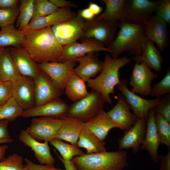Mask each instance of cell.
<instances>
[{
	"mask_svg": "<svg viewBox=\"0 0 170 170\" xmlns=\"http://www.w3.org/2000/svg\"><path fill=\"white\" fill-rule=\"evenodd\" d=\"M22 157L13 153L0 162V170H22L24 167Z\"/></svg>",
	"mask_w": 170,
	"mask_h": 170,
	"instance_id": "obj_40",
	"label": "cell"
},
{
	"mask_svg": "<svg viewBox=\"0 0 170 170\" xmlns=\"http://www.w3.org/2000/svg\"><path fill=\"white\" fill-rule=\"evenodd\" d=\"M116 37L107 47L111 52L110 56L117 58L124 52L138 56L141 55L147 39L145 34V25L133 24L121 21Z\"/></svg>",
	"mask_w": 170,
	"mask_h": 170,
	"instance_id": "obj_2",
	"label": "cell"
},
{
	"mask_svg": "<svg viewBox=\"0 0 170 170\" xmlns=\"http://www.w3.org/2000/svg\"><path fill=\"white\" fill-rule=\"evenodd\" d=\"M167 23H170V0H162L155 13Z\"/></svg>",
	"mask_w": 170,
	"mask_h": 170,
	"instance_id": "obj_43",
	"label": "cell"
},
{
	"mask_svg": "<svg viewBox=\"0 0 170 170\" xmlns=\"http://www.w3.org/2000/svg\"><path fill=\"white\" fill-rule=\"evenodd\" d=\"M8 122L6 120L0 121V140L10 138L8 129Z\"/></svg>",
	"mask_w": 170,
	"mask_h": 170,
	"instance_id": "obj_47",
	"label": "cell"
},
{
	"mask_svg": "<svg viewBox=\"0 0 170 170\" xmlns=\"http://www.w3.org/2000/svg\"><path fill=\"white\" fill-rule=\"evenodd\" d=\"M24 37L23 31L18 30L13 26L0 31V48L9 46L19 47L22 44Z\"/></svg>",
	"mask_w": 170,
	"mask_h": 170,
	"instance_id": "obj_32",
	"label": "cell"
},
{
	"mask_svg": "<svg viewBox=\"0 0 170 170\" xmlns=\"http://www.w3.org/2000/svg\"><path fill=\"white\" fill-rule=\"evenodd\" d=\"M99 55V52L91 53L76 59L79 64L75 67L73 73L85 82L96 76L101 71L103 65Z\"/></svg>",
	"mask_w": 170,
	"mask_h": 170,
	"instance_id": "obj_19",
	"label": "cell"
},
{
	"mask_svg": "<svg viewBox=\"0 0 170 170\" xmlns=\"http://www.w3.org/2000/svg\"><path fill=\"white\" fill-rule=\"evenodd\" d=\"M21 45L37 64L60 62L63 47L57 41L51 27L23 31Z\"/></svg>",
	"mask_w": 170,
	"mask_h": 170,
	"instance_id": "obj_1",
	"label": "cell"
},
{
	"mask_svg": "<svg viewBox=\"0 0 170 170\" xmlns=\"http://www.w3.org/2000/svg\"><path fill=\"white\" fill-rule=\"evenodd\" d=\"M105 143L99 139L85 124L81 130L76 146L85 149L87 153H98L107 151Z\"/></svg>",
	"mask_w": 170,
	"mask_h": 170,
	"instance_id": "obj_28",
	"label": "cell"
},
{
	"mask_svg": "<svg viewBox=\"0 0 170 170\" xmlns=\"http://www.w3.org/2000/svg\"><path fill=\"white\" fill-rule=\"evenodd\" d=\"M49 142L58 150L62 158L65 161H71L73 157L85 153L77 146L65 143L56 138L52 139Z\"/></svg>",
	"mask_w": 170,
	"mask_h": 170,
	"instance_id": "obj_34",
	"label": "cell"
},
{
	"mask_svg": "<svg viewBox=\"0 0 170 170\" xmlns=\"http://www.w3.org/2000/svg\"><path fill=\"white\" fill-rule=\"evenodd\" d=\"M77 14L86 21L92 20L95 16L88 8L80 10Z\"/></svg>",
	"mask_w": 170,
	"mask_h": 170,
	"instance_id": "obj_49",
	"label": "cell"
},
{
	"mask_svg": "<svg viewBox=\"0 0 170 170\" xmlns=\"http://www.w3.org/2000/svg\"><path fill=\"white\" fill-rule=\"evenodd\" d=\"M8 148V146L6 145L0 146V162L3 161L5 159V152Z\"/></svg>",
	"mask_w": 170,
	"mask_h": 170,
	"instance_id": "obj_52",
	"label": "cell"
},
{
	"mask_svg": "<svg viewBox=\"0 0 170 170\" xmlns=\"http://www.w3.org/2000/svg\"><path fill=\"white\" fill-rule=\"evenodd\" d=\"M19 13V7L0 8V27L1 29L13 26Z\"/></svg>",
	"mask_w": 170,
	"mask_h": 170,
	"instance_id": "obj_39",
	"label": "cell"
},
{
	"mask_svg": "<svg viewBox=\"0 0 170 170\" xmlns=\"http://www.w3.org/2000/svg\"><path fill=\"white\" fill-rule=\"evenodd\" d=\"M77 14L70 8H59L49 15L32 20L26 30H37L51 27L73 18Z\"/></svg>",
	"mask_w": 170,
	"mask_h": 170,
	"instance_id": "obj_25",
	"label": "cell"
},
{
	"mask_svg": "<svg viewBox=\"0 0 170 170\" xmlns=\"http://www.w3.org/2000/svg\"><path fill=\"white\" fill-rule=\"evenodd\" d=\"M118 100L116 105L107 113L114 122L127 130L135 124L138 118L131 113L130 107L122 94H118Z\"/></svg>",
	"mask_w": 170,
	"mask_h": 170,
	"instance_id": "obj_23",
	"label": "cell"
},
{
	"mask_svg": "<svg viewBox=\"0 0 170 170\" xmlns=\"http://www.w3.org/2000/svg\"><path fill=\"white\" fill-rule=\"evenodd\" d=\"M86 20L78 15L51 27L58 42L64 46L82 38Z\"/></svg>",
	"mask_w": 170,
	"mask_h": 170,
	"instance_id": "obj_7",
	"label": "cell"
},
{
	"mask_svg": "<svg viewBox=\"0 0 170 170\" xmlns=\"http://www.w3.org/2000/svg\"><path fill=\"white\" fill-rule=\"evenodd\" d=\"M54 151L59 159L62 162L65 170H78L71 160L65 161L63 160L55 150H54Z\"/></svg>",
	"mask_w": 170,
	"mask_h": 170,
	"instance_id": "obj_50",
	"label": "cell"
},
{
	"mask_svg": "<svg viewBox=\"0 0 170 170\" xmlns=\"http://www.w3.org/2000/svg\"><path fill=\"white\" fill-rule=\"evenodd\" d=\"M131 61L130 58L126 56L114 58L106 54L99 74L89 80L87 82V86L99 92L105 102L111 104L112 100L110 95L114 94L115 88L120 81L119 70Z\"/></svg>",
	"mask_w": 170,
	"mask_h": 170,
	"instance_id": "obj_3",
	"label": "cell"
},
{
	"mask_svg": "<svg viewBox=\"0 0 170 170\" xmlns=\"http://www.w3.org/2000/svg\"><path fill=\"white\" fill-rule=\"evenodd\" d=\"M13 140L10 138L8 139H5L0 140V144L2 143H8L12 142Z\"/></svg>",
	"mask_w": 170,
	"mask_h": 170,
	"instance_id": "obj_53",
	"label": "cell"
},
{
	"mask_svg": "<svg viewBox=\"0 0 170 170\" xmlns=\"http://www.w3.org/2000/svg\"><path fill=\"white\" fill-rule=\"evenodd\" d=\"M105 103L101 94L91 89L85 97L69 106L66 117L86 123L104 110Z\"/></svg>",
	"mask_w": 170,
	"mask_h": 170,
	"instance_id": "obj_5",
	"label": "cell"
},
{
	"mask_svg": "<svg viewBox=\"0 0 170 170\" xmlns=\"http://www.w3.org/2000/svg\"><path fill=\"white\" fill-rule=\"evenodd\" d=\"M69 106L60 98L41 106L24 110L21 116L28 118L41 116L62 119L66 117Z\"/></svg>",
	"mask_w": 170,
	"mask_h": 170,
	"instance_id": "obj_18",
	"label": "cell"
},
{
	"mask_svg": "<svg viewBox=\"0 0 170 170\" xmlns=\"http://www.w3.org/2000/svg\"><path fill=\"white\" fill-rule=\"evenodd\" d=\"M63 123L62 119L42 117L31 120L26 130L28 134L37 141L49 142L59 133Z\"/></svg>",
	"mask_w": 170,
	"mask_h": 170,
	"instance_id": "obj_8",
	"label": "cell"
},
{
	"mask_svg": "<svg viewBox=\"0 0 170 170\" xmlns=\"http://www.w3.org/2000/svg\"><path fill=\"white\" fill-rule=\"evenodd\" d=\"M34 13L31 20L49 15L58 9L49 0H34Z\"/></svg>",
	"mask_w": 170,
	"mask_h": 170,
	"instance_id": "obj_37",
	"label": "cell"
},
{
	"mask_svg": "<svg viewBox=\"0 0 170 170\" xmlns=\"http://www.w3.org/2000/svg\"><path fill=\"white\" fill-rule=\"evenodd\" d=\"M58 8H77V4L65 0H49Z\"/></svg>",
	"mask_w": 170,
	"mask_h": 170,
	"instance_id": "obj_46",
	"label": "cell"
},
{
	"mask_svg": "<svg viewBox=\"0 0 170 170\" xmlns=\"http://www.w3.org/2000/svg\"><path fill=\"white\" fill-rule=\"evenodd\" d=\"M105 6L104 11L97 18L108 22L122 20L126 0H100Z\"/></svg>",
	"mask_w": 170,
	"mask_h": 170,
	"instance_id": "obj_29",
	"label": "cell"
},
{
	"mask_svg": "<svg viewBox=\"0 0 170 170\" xmlns=\"http://www.w3.org/2000/svg\"><path fill=\"white\" fill-rule=\"evenodd\" d=\"M78 170H123L127 167V153L121 150L84 153L71 160Z\"/></svg>",
	"mask_w": 170,
	"mask_h": 170,
	"instance_id": "obj_4",
	"label": "cell"
},
{
	"mask_svg": "<svg viewBox=\"0 0 170 170\" xmlns=\"http://www.w3.org/2000/svg\"><path fill=\"white\" fill-rule=\"evenodd\" d=\"M160 1L126 0L121 21L145 25L155 13Z\"/></svg>",
	"mask_w": 170,
	"mask_h": 170,
	"instance_id": "obj_6",
	"label": "cell"
},
{
	"mask_svg": "<svg viewBox=\"0 0 170 170\" xmlns=\"http://www.w3.org/2000/svg\"><path fill=\"white\" fill-rule=\"evenodd\" d=\"M22 170H28L27 167H26L25 164L24 165V167Z\"/></svg>",
	"mask_w": 170,
	"mask_h": 170,
	"instance_id": "obj_54",
	"label": "cell"
},
{
	"mask_svg": "<svg viewBox=\"0 0 170 170\" xmlns=\"http://www.w3.org/2000/svg\"><path fill=\"white\" fill-rule=\"evenodd\" d=\"M156 113L160 114L170 122V94H167L161 98L158 105L154 108Z\"/></svg>",
	"mask_w": 170,
	"mask_h": 170,
	"instance_id": "obj_41",
	"label": "cell"
},
{
	"mask_svg": "<svg viewBox=\"0 0 170 170\" xmlns=\"http://www.w3.org/2000/svg\"><path fill=\"white\" fill-rule=\"evenodd\" d=\"M34 0H20L19 13L17 19L16 27L23 31L28 27L33 15Z\"/></svg>",
	"mask_w": 170,
	"mask_h": 170,
	"instance_id": "obj_33",
	"label": "cell"
},
{
	"mask_svg": "<svg viewBox=\"0 0 170 170\" xmlns=\"http://www.w3.org/2000/svg\"><path fill=\"white\" fill-rule=\"evenodd\" d=\"M100 51H106L110 53L111 52L103 44L94 39H82L80 43L76 42L63 46L60 62L70 60H75L88 54Z\"/></svg>",
	"mask_w": 170,
	"mask_h": 170,
	"instance_id": "obj_14",
	"label": "cell"
},
{
	"mask_svg": "<svg viewBox=\"0 0 170 170\" xmlns=\"http://www.w3.org/2000/svg\"><path fill=\"white\" fill-rule=\"evenodd\" d=\"M12 97L24 110L33 108L35 105L34 79L20 75L13 82Z\"/></svg>",
	"mask_w": 170,
	"mask_h": 170,
	"instance_id": "obj_13",
	"label": "cell"
},
{
	"mask_svg": "<svg viewBox=\"0 0 170 170\" xmlns=\"http://www.w3.org/2000/svg\"><path fill=\"white\" fill-rule=\"evenodd\" d=\"M20 75L8 50L4 48L0 54V80L13 82Z\"/></svg>",
	"mask_w": 170,
	"mask_h": 170,
	"instance_id": "obj_31",
	"label": "cell"
},
{
	"mask_svg": "<svg viewBox=\"0 0 170 170\" xmlns=\"http://www.w3.org/2000/svg\"><path fill=\"white\" fill-rule=\"evenodd\" d=\"M88 8L95 16L100 14L103 9L101 7L92 2H90L88 4Z\"/></svg>",
	"mask_w": 170,
	"mask_h": 170,
	"instance_id": "obj_51",
	"label": "cell"
},
{
	"mask_svg": "<svg viewBox=\"0 0 170 170\" xmlns=\"http://www.w3.org/2000/svg\"><path fill=\"white\" fill-rule=\"evenodd\" d=\"M35 105H43L54 99L60 98L63 90L41 70L34 79Z\"/></svg>",
	"mask_w": 170,
	"mask_h": 170,
	"instance_id": "obj_11",
	"label": "cell"
},
{
	"mask_svg": "<svg viewBox=\"0 0 170 170\" xmlns=\"http://www.w3.org/2000/svg\"><path fill=\"white\" fill-rule=\"evenodd\" d=\"M76 62L75 60H70L62 62L43 63L38 65L40 69L63 90L67 81L73 73Z\"/></svg>",
	"mask_w": 170,
	"mask_h": 170,
	"instance_id": "obj_15",
	"label": "cell"
},
{
	"mask_svg": "<svg viewBox=\"0 0 170 170\" xmlns=\"http://www.w3.org/2000/svg\"><path fill=\"white\" fill-rule=\"evenodd\" d=\"M20 3L19 0H0V8L18 7Z\"/></svg>",
	"mask_w": 170,
	"mask_h": 170,
	"instance_id": "obj_48",
	"label": "cell"
},
{
	"mask_svg": "<svg viewBox=\"0 0 170 170\" xmlns=\"http://www.w3.org/2000/svg\"><path fill=\"white\" fill-rule=\"evenodd\" d=\"M170 93V70L169 69L164 77L151 88L149 96L159 98Z\"/></svg>",
	"mask_w": 170,
	"mask_h": 170,
	"instance_id": "obj_38",
	"label": "cell"
},
{
	"mask_svg": "<svg viewBox=\"0 0 170 170\" xmlns=\"http://www.w3.org/2000/svg\"><path fill=\"white\" fill-rule=\"evenodd\" d=\"M62 119L63 120L62 127L55 138L65 141L76 146L84 123L72 117H65Z\"/></svg>",
	"mask_w": 170,
	"mask_h": 170,
	"instance_id": "obj_27",
	"label": "cell"
},
{
	"mask_svg": "<svg viewBox=\"0 0 170 170\" xmlns=\"http://www.w3.org/2000/svg\"><path fill=\"white\" fill-rule=\"evenodd\" d=\"M85 82L73 73L67 81L64 88L65 93L71 100L77 101L88 94Z\"/></svg>",
	"mask_w": 170,
	"mask_h": 170,
	"instance_id": "obj_30",
	"label": "cell"
},
{
	"mask_svg": "<svg viewBox=\"0 0 170 170\" xmlns=\"http://www.w3.org/2000/svg\"><path fill=\"white\" fill-rule=\"evenodd\" d=\"M23 110L12 97L7 102L0 107V121H14L21 116Z\"/></svg>",
	"mask_w": 170,
	"mask_h": 170,
	"instance_id": "obj_35",
	"label": "cell"
},
{
	"mask_svg": "<svg viewBox=\"0 0 170 170\" xmlns=\"http://www.w3.org/2000/svg\"><path fill=\"white\" fill-rule=\"evenodd\" d=\"M167 154L159 156L160 170H170V147Z\"/></svg>",
	"mask_w": 170,
	"mask_h": 170,
	"instance_id": "obj_45",
	"label": "cell"
},
{
	"mask_svg": "<svg viewBox=\"0 0 170 170\" xmlns=\"http://www.w3.org/2000/svg\"><path fill=\"white\" fill-rule=\"evenodd\" d=\"M146 38L156 44L161 53L169 44L167 23L155 13L145 24Z\"/></svg>",
	"mask_w": 170,
	"mask_h": 170,
	"instance_id": "obj_16",
	"label": "cell"
},
{
	"mask_svg": "<svg viewBox=\"0 0 170 170\" xmlns=\"http://www.w3.org/2000/svg\"><path fill=\"white\" fill-rule=\"evenodd\" d=\"M133 59L135 62L144 63L150 69L157 72H160L162 70L163 58L161 52L152 42L147 39L141 55L133 57Z\"/></svg>",
	"mask_w": 170,
	"mask_h": 170,
	"instance_id": "obj_26",
	"label": "cell"
},
{
	"mask_svg": "<svg viewBox=\"0 0 170 170\" xmlns=\"http://www.w3.org/2000/svg\"><path fill=\"white\" fill-rule=\"evenodd\" d=\"M4 48H0V54L2 51V50Z\"/></svg>",
	"mask_w": 170,
	"mask_h": 170,
	"instance_id": "obj_55",
	"label": "cell"
},
{
	"mask_svg": "<svg viewBox=\"0 0 170 170\" xmlns=\"http://www.w3.org/2000/svg\"><path fill=\"white\" fill-rule=\"evenodd\" d=\"M128 81L121 79L116 87L123 95L127 103L138 118L147 119L149 110L155 108L159 103L161 98L147 99L132 92L128 87Z\"/></svg>",
	"mask_w": 170,
	"mask_h": 170,
	"instance_id": "obj_10",
	"label": "cell"
},
{
	"mask_svg": "<svg viewBox=\"0 0 170 170\" xmlns=\"http://www.w3.org/2000/svg\"><path fill=\"white\" fill-rule=\"evenodd\" d=\"M155 122L161 144L170 147V122L158 113L155 114Z\"/></svg>",
	"mask_w": 170,
	"mask_h": 170,
	"instance_id": "obj_36",
	"label": "cell"
},
{
	"mask_svg": "<svg viewBox=\"0 0 170 170\" xmlns=\"http://www.w3.org/2000/svg\"><path fill=\"white\" fill-rule=\"evenodd\" d=\"M146 128V120L138 118L135 124L125 130L123 136L118 140V150L132 148L133 152L139 151L144 138Z\"/></svg>",
	"mask_w": 170,
	"mask_h": 170,
	"instance_id": "obj_17",
	"label": "cell"
},
{
	"mask_svg": "<svg viewBox=\"0 0 170 170\" xmlns=\"http://www.w3.org/2000/svg\"><path fill=\"white\" fill-rule=\"evenodd\" d=\"M119 22H106L97 18L86 21L81 39L92 38L102 43L107 47L115 38V34Z\"/></svg>",
	"mask_w": 170,
	"mask_h": 170,
	"instance_id": "obj_9",
	"label": "cell"
},
{
	"mask_svg": "<svg viewBox=\"0 0 170 170\" xmlns=\"http://www.w3.org/2000/svg\"><path fill=\"white\" fill-rule=\"evenodd\" d=\"M155 114L154 108L149 110L146 119V128L145 137L140 149L147 151L153 162L157 163L159 160L158 150L161 144L155 126Z\"/></svg>",
	"mask_w": 170,
	"mask_h": 170,
	"instance_id": "obj_21",
	"label": "cell"
},
{
	"mask_svg": "<svg viewBox=\"0 0 170 170\" xmlns=\"http://www.w3.org/2000/svg\"><path fill=\"white\" fill-rule=\"evenodd\" d=\"M7 49L20 74L34 79L41 69L28 53L22 48L10 47Z\"/></svg>",
	"mask_w": 170,
	"mask_h": 170,
	"instance_id": "obj_20",
	"label": "cell"
},
{
	"mask_svg": "<svg viewBox=\"0 0 170 170\" xmlns=\"http://www.w3.org/2000/svg\"><path fill=\"white\" fill-rule=\"evenodd\" d=\"M19 139L25 145L31 149L35 157L41 164L54 165L55 160L51 154L48 142H39L30 136L24 130L20 131Z\"/></svg>",
	"mask_w": 170,
	"mask_h": 170,
	"instance_id": "obj_22",
	"label": "cell"
},
{
	"mask_svg": "<svg viewBox=\"0 0 170 170\" xmlns=\"http://www.w3.org/2000/svg\"><path fill=\"white\" fill-rule=\"evenodd\" d=\"M25 160L26 163V166L28 170H62L61 168L56 167L54 165L37 164L26 158Z\"/></svg>",
	"mask_w": 170,
	"mask_h": 170,
	"instance_id": "obj_44",
	"label": "cell"
},
{
	"mask_svg": "<svg viewBox=\"0 0 170 170\" xmlns=\"http://www.w3.org/2000/svg\"><path fill=\"white\" fill-rule=\"evenodd\" d=\"M157 77L158 75L144 63L135 62L129 81L132 87L131 91L144 96L149 95L152 82Z\"/></svg>",
	"mask_w": 170,
	"mask_h": 170,
	"instance_id": "obj_12",
	"label": "cell"
},
{
	"mask_svg": "<svg viewBox=\"0 0 170 170\" xmlns=\"http://www.w3.org/2000/svg\"><path fill=\"white\" fill-rule=\"evenodd\" d=\"M84 124L102 141L105 139L109 131L112 128H118L125 130L122 126L114 122L104 110Z\"/></svg>",
	"mask_w": 170,
	"mask_h": 170,
	"instance_id": "obj_24",
	"label": "cell"
},
{
	"mask_svg": "<svg viewBox=\"0 0 170 170\" xmlns=\"http://www.w3.org/2000/svg\"><path fill=\"white\" fill-rule=\"evenodd\" d=\"M13 82L0 80V107L7 102L12 96Z\"/></svg>",
	"mask_w": 170,
	"mask_h": 170,
	"instance_id": "obj_42",
	"label": "cell"
}]
</instances>
